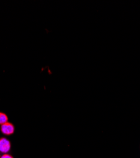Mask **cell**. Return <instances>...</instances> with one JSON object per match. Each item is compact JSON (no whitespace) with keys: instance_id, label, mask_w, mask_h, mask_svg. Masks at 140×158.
I'll return each instance as SVG.
<instances>
[{"instance_id":"1","label":"cell","mask_w":140,"mask_h":158,"mask_svg":"<svg viewBox=\"0 0 140 158\" xmlns=\"http://www.w3.org/2000/svg\"><path fill=\"white\" fill-rule=\"evenodd\" d=\"M0 130L1 132L5 135H11L14 134L15 132V126L11 122H6L3 125H1L0 127Z\"/></svg>"},{"instance_id":"2","label":"cell","mask_w":140,"mask_h":158,"mask_svg":"<svg viewBox=\"0 0 140 158\" xmlns=\"http://www.w3.org/2000/svg\"><path fill=\"white\" fill-rule=\"evenodd\" d=\"M11 142L5 137L0 138V152L7 154L11 150Z\"/></svg>"},{"instance_id":"3","label":"cell","mask_w":140,"mask_h":158,"mask_svg":"<svg viewBox=\"0 0 140 158\" xmlns=\"http://www.w3.org/2000/svg\"><path fill=\"white\" fill-rule=\"evenodd\" d=\"M8 121V116L3 112H0V125H3Z\"/></svg>"},{"instance_id":"4","label":"cell","mask_w":140,"mask_h":158,"mask_svg":"<svg viewBox=\"0 0 140 158\" xmlns=\"http://www.w3.org/2000/svg\"><path fill=\"white\" fill-rule=\"evenodd\" d=\"M0 158H14L11 155L9 154H3L0 156Z\"/></svg>"}]
</instances>
